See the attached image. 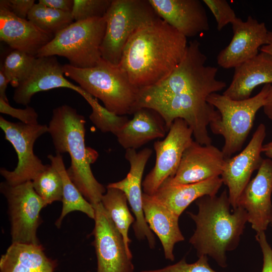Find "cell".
Returning a JSON list of instances; mask_svg holds the SVG:
<instances>
[{"mask_svg": "<svg viewBox=\"0 0 272 272\" xmlns=\"http://www.w3.org/2000/svg\"><path fill=\"white\" fill-rule=\"evenodd\" d=\"M187 45L186 37L160 18L132 35L118 66L139 90L150 87L176 68Z\"/></svg>", "mask_w": 272, "mask_h": 272, "instance_id": "cell-1", "label": "cell"}, {"mask_svg": "<svg viewBox=\"0 0 272 272\" xmlns=\"http://www.w3.org/2000/svg\"><path fill=\"white\" fill-rule=\"evenodd\" d=\"M198 212H187L196 228L189 242L198 257L209 256L221 267L227 265L226 253L239 245L245 225L246 211L238 207L231 210L227 190L219 196L205 195L195 200Z\"/></svg>", "mask_w": 272, "mask_h": 272, "instance_id": "cell-2", "label": "cell"}, {"mask_svg": "<svg viewBox=\"0 0 272 272\" xmlns=\"http://www.w3.org/2000/svg\"><path fill=\"white\" fill-rule=\"evenodd\" d=\"M85 123L83 115L72 107L63 105L53 109L48 132L56 153L69 154L71 162L67 169L68 175L85 199L94 206L101 202L106 191L91 168L98 154L85 145Z\"/></svg>", "mask_w": 272, "mask_h": 272, "instance_id": "cell-3", "label": "cell"}, {"mask_svg": "<svg viewBox=\"0 0 272 272\" xmlns=\"http://www.w3.org/2000/svg\"><path fill=\"white\" fill-rule=\"evenodd\" d=\"M62 70L65 76L100 100L108 111L118 115L133 114L139 90L118 65L102 59L93 67L77 68L67 63Z\"/></svg>", "mask_w": 272, "mask_h": 272, "instance_id": "cell-4", "label": "cell"}, {"mask_svg": "<svg viewBox=\"0 0 272 272\" xmlns=\"http://www.w3.org/2000/svg\"><path fill=\"white\" fill-rule=\"evenodd\" d=\"M207 97L195 92L157 95L139 91L133 113L142 108L154 110L162 117L168 130L176 119H183L191 129L194 141L208 145L212 140L208 127L220 118V113L207 101Z\"/></svg>", "mask_w": 272, "mask_h": 272, "instance_id": "cell-5", "label": "cell"}, {"mask_svg": "<svg viewBox=\"0 0 272 272\" xmlns=\"http://www.w3.org/2000/svg\"><path fill=\"white\" fill-rule=\"evenodd\" d=\"M270 85H264L258 93L246 99L234 100L218 93L207 98L220 113V118L209 126L213 133L223 137L222 151L226 159L242 149L257 112L264 105Z\"/></svg>", "mask_w": 272, "mask_h": 272, "instance_id": "cell-6", "label": "cell"}, {"mask_svg": "<svg viewBox=\"0 0 272 272\" xmlns=\"http://www.w3.org/2000/svg\"><path fill=\"white\" fill-rule=\"evenodd\" d=\"M106 24L105 17L75 21L57 33L36 57L58 55L75 67H94L102 59L100 47Z\"/></svg>", "mask_w": 272, "mask_h": 272, "instance_id": "cell-7", "label": "cell"}, {"mask_svg": "<svg viewBox=\"0 0 272 272\" xmlns=\"http://www.w3.org/2000/svg\"><path fill=\"white\" fill-rule=\"evenodd\" d=\"M207 57L196 40L187 45L179 64L165 78L158 83L139 90L146 94L169 95L195 92L207 97L224 89L225 82L218 80V69L206 64Z\"/></svg>", "mask_w": 272, "mask_h": 272, "instance_id": "cell-8", "label": "cell"}, {"mask_svg": "<svg viewBox=\"0 0 272 272\" xmlns=\"http://www.w3.org/2000/svg\"><path fill=\"white\" fill-rule=\"evenodd\" d=\"M105 18L102 59L118 65L123 50L138 30L160 18L149 0H112Z\"/></svg>", "mask_w": 272, "mask_h": 272, "instance_id": "cell-9", "label": "cell"}, {"mask_svg": "<svg viewBox=\"0 0 272 272\" xmlns=\"http://www.w3.org/2000/svg\"><path fill=\"white\" fill-rule=\"evenodd\" d=\"M0 190L8 203L12 243L40 244L37 230L42 222L40 211L47 206L34 190L32 181L16 185L4 181Z\"/></svg>", "mask_w": 272, "mask_h": 272, "instance_id": "cell-10", "label": "cell"}, {"mask_svg": "<svg viewBox=\"0 0 272 272\" xmlns=\"http://www.w3.org/2000/svg\"><path fill=\"white\" fill-rule=\"evenodd\" d=\"M0 127L6 140L13 145L18 156L17 165L14 170L9 171L1 168V175L11 185L32 181L46 166L35 155L33 147L37 139L48 132V126L13 122L1 116Z\"/></svg>", "mask_w": 272, "mask_h": 272, "instance_id": "cell-11", "label": "cell"}, {"mask_svg": "<svg viewBox=\"0 0 272 272\" xmlns=\"http://www.w3.org/2000/svg\"><path fill=\"white\" fill-rule=\"evenodd\" d=\"M192 131L183 119H176L166 138L154 143L155 166L142 183L144 193L153 195L175 173L185 149L193 142Z\"/></svg>", "mask_w": 272, "mask_h": 272, "instance_id": "cell-12", "label": "cell"}, {"mask_svg": "<svg viewBox=\"0 0 272 272\" xmlns=\"http://www.w3.org/2000/svg\"><path fill=\"white\" fill-rule=\"evenodd\" d=\"M95 210L94 237L97 272H133L132 253L126 250L123 237L101 202Z\"/></svg>", "mask_w": 272, "mask_h": 272, "instance_id": "cell-13", "label": "cell"}, {"mask_svg": "<svg viewBox=\"0 0 272 272\" xmlns=\"http://www.w3.org/2000/svg\"><path fill=\"white\" fill-rule=\"evenodd\" d=\"M266 134L265 125L259 124L245 148L238 154L225 160L220 177L228 187L229 199L233 209L237 207L240 196L252 173L261 165L262 149Z\"/></svg>", "mask_w": 272, "mask_h": 272, "instance_id": "cell-14", "label": "cell"}, {"mask_svg": "<svg viewBox=\"0 0 272 272\" xmlns=\"http://www.w3.org/2000/svg\"><path fill=\"white\" fill-rule=\"evenodd\" d=\"M64 75L62 65L55 56L37 57L28 77L15 88L13 100L17 104L27 106L37 93L66 88L80 94L91 107L98 101L97 98H94L80 86L71 83Z\"/></svg>", "mask_w": 272, "mask_h": 272, "instance_id": "cell-15", "label": "cell"}, {"mask_svg": "<svg viewBox=\"0 0 272 272\" xmlns=\"http://www.w3.org/2000/svg\"><path fill=\"white\" fill-rule=\"evenodd\" d=\"M152 154V150L149 148L138 152L134 149H126L125 157L130 164L129 172L123 179L109 183L107 187L117 188L124 193L135 217L133 224L134 234L139 240L147 239L152 249L155 246V239L145 218L142 191L144 171Z\"/></svg>", "mask_w": 272, "mask_h": 272, "instance_id": "cell-16", "label": "cell"}, {"mask_svg": "<svg viewBox=\"0 0 272 272\" xmlns=\"http://www.w3.org/2000/svg\"><path fill=\"white\" fill-rule=\"evenodd\" d=\"M226 158L212 144L201 145L195 141L184 151L174 175L162 184H187L221 176Z\"/></svg>", "mask_w": 272, "mask_h": 272, "instance_id": "cell-17", "label": "cell"}, {"mask_svg": "<svg viewBox=\"0 0 272 272\" xmlns=\"http://www.w3.org/2000/svg\"><path fill=\"white\" fill-rule=\"evenodd\" d=\"M231 25L232 39L217 57L218 64L227 69L235 68L253 57L269 41V31L265 23L251 16L245 21L237 18Z\"/></svg>", "mask_w": 272, "mask_h": 272, "instance_id": "cell-18", "label": "cell"}, {"mask_svg": "<svg viewBox=\"0 0 272 272\" xmlns=\"http://www.w3.org/2000/svg\"><path fill=\"white\" fill-rule=\"evenodd\" d=\"M271 194L272 160L263 159L256 175L241 194L237 205L246 211L248 222L256 233L265 231L270 225Z\"/></svg>", "mask_w": 272, "mask_h": 272, "instance_id": "cell-19", "label": "cell"}, {"mask_svg": "<svg viewBox=\"0 0 272 272\" xmlns=\"http://www.w3.org/2000/svg\"><path fill=\"white\" fill-rule=\"evenodd\" d=\"M149 1L161 19L186 38L194 37L210 29L202 1Z\"/></svg>", "mask_w": 272, "mask_h": 272, "instance_id": "cell-20", "label": "cell"}, {"mask_svg": "<svg viewBox=\"0 0 272 272\" xmlns=\"http://www.w3.org/2000/svg\"><path fill=\"white\" fill-rule=\"evenodd\" d=\"M54 37L27 19L20 18L0 7V40L13 50L36 56L38 52Z\"/></svg>", "mask_w": 272, "mask_h": 272, "instance_id": "cell-21", "label": "cell"}, {"mask_svg": "<svg viewBox=\"0 0 272 272\" xmlns=\"http://www.w3.org/2000/svg\"><path fill=\"white\" fill-rule=\"evenodd\" d=\"M232 81L223 94L234 100L250 97L253 90L262 84H272V55L260 51L234 68Z\"/></svg>", "mask_w": 272, "mask_h": 272, "instance_id": "cell-22", "label": "cell"}, {"mask_svg": "<svg viewBox=\"0 0 272 272\" xmlns=\"http://www.w3.org/2000/svg\"><path fill=\"white\" fill-rule=\"evenodd\" d=\"M143 209L147 223L161 242L165 258L173 261L175 244L184 240L179 227V217L151 195L144 193Z\"/></svg>", "mask_w": 272, "mask_h": 272, "instance_id": "cell-23", "label": "cell"}, {"mask_svg": "<svg viewBox=\"0 0 272 272\" xmlns=\"http://www.w3.org/2000/svg\"><path fill=\"white\" fill-rule=\"evenodd\" d=\"M133 114V118L115 134L123 148L136 150L154 139L165 136L168 129L156 111L142 108Z\"/></svg>", "mask_w": 272, "mask_h": 272, "instance_id": "cell-24", "label": "cell"}, {"mask_svg": "<svg viewBox=\"0 0 272 272\" xmlns=\"http://www.w3.org/2000/svg\"><path fill=\"white\" fill-rule=\"evenodd\" d=\"M220 176L187 184H162L151 196L178 216L190 204L205 195H215L223 184Z\"/></svg>", "mask_w": 272, "mask_h": 272, "instance_id": "cell-25", "label": "cell"}, {"mask_svg": "<svg viewBox=\"0 0 272 272\" xmlns=\"http://www.w3.org/2000/svg\"><path fill=\"white\" fill-rule=\"evenodd\" d=\"M56 265L41 244L12 243L0 258V272H54Z\"/></svg>", "mask_w": 272, "mask_h": 272, "instance_id": "cell-26", "label": "cell"}, {"mask_svg": "<svg viewBox=\"0 0 272 272\" xmlns=\"http://www.w3.org/2000/svg\"><path fill=\"white\" fill-rule=\"evenodd\" d=\"M47 158L50 164L59 173L63 185L62 210L55 223V226L58 228H60L65 216L73 211L83 212L90 218L94 220L95 210L93 206L85 199L70 178L61 154L56 153L55 155L49 154Z\"/></svg>", "mask_w": 272, "mask_h": 272, "instance_id": "cell-27", "label": "cell"}, {"mask_svg": "<svg viewBox=\"0 0 272 272\" xmlns=\"http://www.w3.org/2000/svg\"><path fill=\"white\" fill-rule=\"evenodd\" d=\"M127 199L124 193L117 188L107 187L101 199V203L109 214L115 227L121 234L127 251L131 253L128 237L130 226L135 221L127 206Z\"/></svg>", "mask_w": 272, "mask_h": 272, "instance_id": "cell-28", "label": "cell"}, {"mask_svg": "<svg viewBox=\"0 0 272 272\" xmlns=\"http://www.w3.org/2000/svg\"><path fill=\"white\" fill-rule=\"evenodd\" d=\"M27 19L54 36L74 22L71 13L58 11L39 3L33 5Z\"/></svg>", "mask_w": 272, "mask_h": 272, "instance_id": "cell-29", "label": "cell"}, {"mask_svg": "<svg viewBox=\"0 0 272 272\" xmlns=\"http://www.w3.org/2000/svg\"><path fill=\"white\" fill-rule=\"evenodd\" d=\"M37 57L25 52L13 50L6 57L1 67L11 85L17 88L29 76Z\"/></svg>", "mask_w": 272, "mask_h": 272, "instance_id": "cell-30", "label": "cell"}, {"mask_svg": "<svg viewBox=\"0 0 272 272\" xmlns=\"http://www.w3.org/2000/svg\"><path fill=\"white\" fill-rule=\"evenodd\" d=\"M32 182L34 190L46 206L54 201H62L63 185L61 178L52 165H46L45 169Z\"/></svg>", "mask_w": 272, "mask_h": 272, "instance_id": "cell-31", "label": "cell"}, {"mask_svg": "<svg viewBox=\"0 0 272 272\" xmlns=\"http://www.w3.org/2000/svg\"><path fill=\"white\" fill-rule=\"evenodd\" d=\"M92 123L103 132H111L114 135L129 120L126 115H118L108 111L100 104L92 108L89 116Z\"/></svg>", "mask_w": 272, "mask_h": 272, "instance_id": "cell-32", "label": "cell"}, {"mask_svg": "<svg viewBox=\"0 0 272 272\" xmlns=\"http://www.w3.org/2000/svg\"><path fill=\"white\" fill-rule=\"evenodd\" d=\"M112 0H74L72 15L75 21L104 17Z\"/></svg>", "mask_w": 272, "mask_h": 272, "instance_id": "cell-33", "label": "cell"}, {"mask_svg": "<svg viewBox=\"0 0 272 272\" xmlns=\"http://www.w3.org/2000/svg\"><path fill=\"white\" fill-rule=\"evenodd\" d=\"M214 15L218 31L228 24H232L237 18L234 10L226 0H203Z\"/></svg>", "mask_w": 272, "mask_h": 272, "instance_id": "cell-34", "label": "cell"}, {"mask_svg": "<svg viewBox=\"0 0 272 272\" xmlns=\"http://www.w3.org/2000/svg\"><path fill=\"white\" fill-rule=\"evenodd\" d=\"M140 272H218L213 269L208 262L207 255L198 257L194 263H188L184 257L178 262L162 268L143 270Z\"/></svg>", "mask_w": 272, "mask_h": 272, "instance_id": "cell-35", "label": "cell"}, {"mask_svg": "<svg viewBox=\"0 0 272 272\" xmlns=\"http://www.w3.org/2000/svg\"><path fill=\"white\" fill-rule=\"evenodd\" d=\"M0 112L19 119L21 122L29 124H38V115L35 110L30 106L24 109L16 108L11 106L0 98Z\"/></svg>", "mask_w": 272, "mask_h": 272, "instance_id": "cell-36", "label": "cell"}, {"mask_svg": "<svg viewBox=\"0 0 272 272\" xmlns=\"http://www.w3.org/2000/svg\"><path fill=\"white\" fill-rule=\"evenodd\" d=\"M35 4L34 0H1L0 7L8 10L20 18L27 19Z\"/></svg>", "mask_w": 272, "mask_h": 272, "instance_id": "cell-37", "label": "cell"}, {"mask_svg": "<svg viewBox=\"0 0 272 272\" xmlns=\"http://www.w3.org/2000/svg\"><path fill=\"white\" fill-rule=\"evenodd\" d=\"M255 238L259 243L263 255L261 272H272V248L267 241L265 231L256 233Z\"/></svg>", "mask_w": 272, "mask_h": 272, "instance_id": "cell-38", "label": "cell"}, {"mask_svg": "<svg viewBox=\"0 0 272 272\" xmlns=\"http://www.w3.org/2000/svg\"><path fill=\"white\" fill-rule=\"evenodd\" d=\"M39 4L65 12L72 13L74 0H39Z\"/></svg>", "mask_w": 272, "mask_h": 272, "instance_id": "cell-39", "label": "cell"}, {"mask_svg": "<svg viewBox=\"0 0 272 272\" xmlns=\"http://www.w3.org/2000/svg\"><path fill=\"white\" fill-rule=\"evenodd\" d=\"M262 108L265 115L272 121V84L270 85Z\"/></svg>", "mask_w": 272, "mask_h": 272, "instance_id": "cell-40", "label": "cell"}, {"mask_svg": "<svg viewBox=\"0 0 272 272\" xmlns=\"http://www.w3.org/2000/svg\"><path fill=\"white\" fill-rule=\"evenodd\" d=\"M9 83H10L9 81L3 71L0 69V98L8 103L9 101L6 95V90Z\"/></svg>", "mask_w": 272, "mask_h": 272, "instance_id": "cell-41", "label": "cell"}, {"mask_svg": "<svg viewBox=\"0 0 272 272\" xmlns=\"http://www.w3.org/2000/svg\"><path fill=\"white\" fill-rule=\"evenodd\" d=\"M260 51L266 52L272 55V30L269 31V41L266 45L260 48Z\"/></svg>", "mask_w": 272, "mask_h": 272, "instance_id": "cell-42", "label": "cell"}, {"mask_svg": "<svg viewBox=\"0 0 272 272\" xmlns=\"http://www.w3.org/2000/svg\"><path fill=\"white\" fill-rule=\"evenodd\" d=\"M262 152L267 158L272 160V141L263 145Z\"/></svg>", "mask_w": 272, "mask_h": 272, "instance_id": "cell-43", "label": "cell"}, {"mask_svg": "<svg viewBox=\"0 0 272 272\" xmlns=\"http://www.w3.org/2000/svg\"><path fill=\"white\" fill-rule=\"evenodd\" d=\"M270 225L272 226V212H271V221H270Z\"/></svg>", "mask_w": 272, "mask_h": 272, "instance_id": "cell-44", "label": "cell"}, {"mask_svg": "<svg viewBox=\"0 0 272 272\" xmlns=\"http://www.w3.org/2000/svg\"><path fill=\"white\" fill-rule=\"evenodd\" d=\"M87 272H90V271H87Z\"/></svg>", "mask_w": 272, "mask_h": 272, "instance_id": "cell-45", "label": "cell"}]
</instances>
